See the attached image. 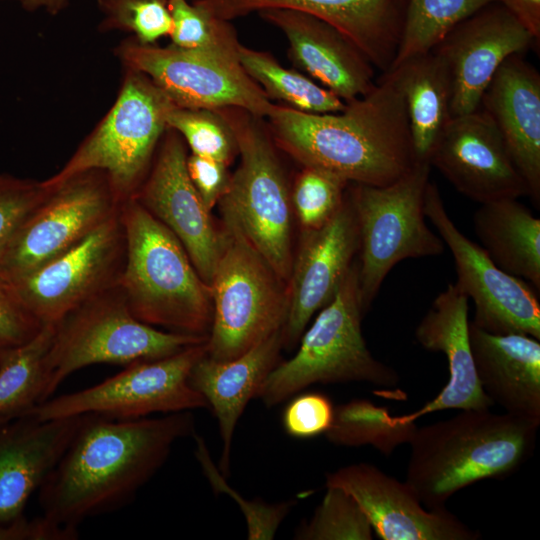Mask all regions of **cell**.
I'll list each match as a JSON object with an SVG mask.
<instances>
[{
    "instance_id": "6da1fadb",
    "label": "cell",
    "mask_w": 540,
    "mask_h": 540,
    "mask_svg": "<svg viewBox=\"0 0 540 540\" xmlns=\"http://www.w3.org/2000/svg\"><path fill=\"white\" fill-rule=\"evenodd\" d=\"M191 411L115 419L88 414L38 490L42 515L68 527L131 503L167 461L174 445L195 433Z\"/></svg>"
},
{
    "instance_id": "7a4b0ae2",
    "label": "cell",
    "mask_w": 540,
    "mask_h": 540,
    "mask_svg": "<svg viewBox=\"0 0 540 540\" xmlns=\"http://www.w3.org/2000/svg\"><path fill=\"white\" fill-rule=\"evenodd\" d=\"M266 118L277 147L302 166L350 183L386 186L417 163L403 95L389 71L340 112L306 113L274 103Z\"/></svg>"
},
{
    "instance_id": "3957f363",
    "label": "cell",
    "mask_w": 540,
    "mask_h": 540,
    "mask_svg": "<svg viewBox=\"0 0 540 540\" xmlns=\"http://www.w3.org/2000/svg\"><path fill=\"white\" fill-rule=\"evenodd\" d=\"M539 425L490 409L417 427L409 444L405 482L428 509L445 508L453 494L517 470L531 456Z\"/></svg>"
},
{
    "instance_id": "277c9868",
    "label": "cell",
    "mask_w": 540,
    "mask_h": 540,
    "mask_svg": "<svg viewBox=\"0 0 540 540\" xmlns=\"http://www.w3.org/2000/svg\"><path fill=\"white\" fill-rule=\"evenodd\" d=\"M120 218L126 258L118 287L131 313L153 327L208 336L211 288L181 242L135 198L121 203Z\"/></svg>"
},
{
    "instance_id": "5b68a950",
    "label": "cell",
    "mask_w": 540,
    "mask_h": 540,
    "mask_svg": "<svg viewBox=\"0 0 540 540\" xmlns=\"http://www.w3.org/2000/svg\"><path fill=\"white\" fill-rule=\"evenodd\" d=\"M364 315L358 263L354 261L334 298L303 332L295 355L274 367L256 398L272 408L314 384L396 386L400 381L397 371L376 359L367 347L361 329Z\"/></svg>"
},
{
    "instance_id": "8992f818",
    "label": "cell",
    "mask_w": 540,
    "mask_h": 540,
    "mask_svg": "<svg viewBox=\"0 0 540 540\" xmlns=\"http://www.w3.org/2000/svg\"><path fill=\"white\" fill-rule=\"evenodd\" d=\"M232 128L238 168L218 201L223 221L233 224L273 271L288 283L291 198L283 167L268 128L240 108L218 109Z\"/></svg>"
},
{
    "instance_id": "52a82bcc",
    "label": "cell",
    "mask_w": 540,
    "mask_h": 540,
    "mask_svg": "<svg viewBox=\"0 0 540 540\" xmlns=\"http://www.w3.org/2000/svg\"><path fill=\"white\" fill-rule=\"evenodd\" d=\"M208 336L163 331L138 320L115 286L54 324L45 357V400L74 372L94 364L129 365L159 359L205 342ZM44 400V401H45Z\"/></svg>"
},
{
    "instance_id": "ba28073f",
    "label": "cell",
    "mask_w": 540,
    "mask_h": 540,
    "mask_svg": "<svg viewBox=\"0 0 540 540\" xmlns=\"http://www.w3.org/2000/svg\"><path fill=\"white\" fill-rule=\"evenodd\" d=\"M174 103L146 75L125 69L118 96L65 165L44 180L48 187L89 170L107 175L120 203L133 198L146 178Z\"/></svg>"
},
{
    "instance_id": "9c48e42d",
    "label": "cell",
    "mask_w": 540,
    "mask_h": 540,
    "mask_svg": "<svg viewBox=\"0 0 540 540\" xmlns=\"http://www.w3.org/2000/svg\"><path fill=\"white\" fill-rule=\"evenodd\" d=\"M220 233V253L209 285L213 321L206 355L227 361L282 330L288 290L233 224L223 221Z\"/></svg>"
},
{
    "instance_id": "30bf717a",
    "label": "cell",
    "mask_w": 540,
    "mask_h": 540,
    "mask_svg": "<svg viewBox=\"0 0 540 540\" xmlns=\"http://www.w3.org/2000/svg\"><path fill=\"white\" fill-rule=\"evenodd\" d=\"M431 168L429 162L417 161L392 184L348 185L358 223V284L364 314L396 264L444 253L445 244L427 225L424 213Z\"/></svg>"
},
{
    "instance_id": "8fae6325",
    "label": "cell",
    "mask_w": 540,
    "mask_h": 540,
    "mask_svg": "<svg viewBox=\"0 0 540 540\" xmlns=\"http://www.w3.org/2000/svg\"><path fill=\"white\" fill-rule=\"evenodd\" d=\"M183 49L139 43L134 37L116 48L125 69L149 77L179 107L240 108L266 118L273 102L247 74L238 47Z\"/></svg>"
},
{
    "instance_id": "7c38bea8",
    "label": "cell",
    "mask_w": 540,
    "mask_h": 540,
    "mask_svg": "<svg viewBox=\"0 0 540 540\" xmlns=\"http://www.w3.org/2000/svg\"><path fill=\"white\" fill-rule=\"evenodd\" d=\"M206 341L167 357L129 364L94 386L50 397L22 416L52 420L94 414L138 419L208 408L206 400L189 382L193 366L206 354Z\"/></svg>"
},
{
    "instance_id": "4fadbf2b",
    "label": "cell",
    "mask_w": 540,
    "mask_h": 540,
    "mask_svg": "<svg viewBox=\"0 0 540 540\" xmlns=\"http://www.w3.org/2000/svg\"><path fill=\"white\" fill-rule=\"evenodd\" d=\"M50 188L0 253V277L8 282L74 247L121 205L101 170L79 173Z\"/></svg>"
},
{
    "instance_id": "5bb4252c",
    "label": "cell",
    "mask_w": 540,
    "mask_h": 540,
    "mask_svg": "<svg viewBox=\"0 0 540 540\" xmlns=\"http://www.w3.org/2000/svg\"><path fill=\"white\" fill-rule=\"evenodd\" d=\"M424 213L449 248L456 286L475 306L471 321L493 334H524L540 340V304L521 278L501 270L484 249L465 236L448 215L437 185L429 180Z\"/></svg>"
},
{
    "instance_id": "9a60e30c",
    "label": "cell",
    "mask_w": 540,
    "mask_h": 540,
    "mask_svg": "<svg viewBox=\"0 0 540 540\" xmlns=\"http://www.w3.org/2000/svg\"><path fill=\"white\" fill-rule=\"evenodd\" d=\"M126 258L120 208L74 247L15 279L11 286L44 325L118 285Z\"/></svg>"
},
{
    "instance_id": "2e32d148",
    "label": "cell",
    "mask_w": 540,
    "mask_h": 540,
    "mask_svg": "<svg viewBox=\"0 0 540 540\" xmlns=\"http://www.w3.org/2000/svg\"><path fill=\"white\" fill-rule=\"evenodd\" d=\"M187 155L182 137L167 128L133 198L178 238L199 276L210 285L221 233L188 176Z\"/></svg>"
},
{
    "instance_id": "e0dca14e",
    "label": "cell",
    "mask_w": 540,
    "mask_h": 540,
    "mask_svg": "<svg viewBox=\"0 0 540 540\" xmlns=\"http://www.w3.org/2000/svg\"><path fill=\"white\" fill-rule=\"evenodd\" d=\"M537 44L500 3L492 2L457 24L434 48L451 80V117L474 112L501 64Z\"/></svg>"
},
{
    "instance_id": "ac0fdd59",
    "label": "cell",
    "mask_w": 540,
    "mask_h": 540,
    "mask_svg": "<svg viewBox=\"0 0 540 540\" xmlns=\"http://www.w3.org/2000/svg\"><path fill=\"white\" fill-rule=\"evenodd\" d=\"M429 163L459 193L477 203L528 196L498 129L479 108L450 119Z\"/></svg>"
},
{
    "instance_id": "d6986e66",
    "label": "cell",
    "mask_w": 540,
    "mask_h": 540,
    "mask_svg": "<svg viewBox=\"0 0 540 540\" xmlns=\"http://www.w3.org/2000/svg\"><path fill=\"white\" fill-rule=\"evenodd\" d=\"M349 493L372 530L383 540H477L470 528L446 508L428 509L404 481L377 466L354 463L326 474V487Z\"/></svg>"
},
{
    "instance_id": "ffe728a7",
    "label": "cell",
    "mask_w": 540,
    "mask_h": 540,
    "mask_svg": "<svg viewBox=\"0 0 540 540\" xmlns=\"http://www.w3.org/2000/svg\"><path fill=\"white\" fill-rule=\"evenodd\" d=\"M358 248L357 217L346 190L342 206L324 226L302 230L287 283L288 313L282 327L283 347L297 345L313 315L334 298L355 261Z\"/></svg>"
},
{
    "instance_id": "44dd1931",
    "label": "cell",
    "mask_w": 540,
    "mask_h": 540,
    "mask_svg": "<svg viewBox=\"0 0 540 540\" xmlns=\"http://www.w3.org/2000/svg\"><path fill=\"white\" fill-rule=\"evenodd\" d=\"M231 21L265 9H292L331 24L351 40L374 68L390 70L400 42L406 0H194Z\"/></svg>"
},
{
    "instance_id": "7402d4cb",
    "label": "cell",
    "mask_w": 540,
    "mask_h": 540,
    "mask_svg": "<svg viewBox=\"0 0 540 540\" xmlns=\"http://www.w3.org/2000/svg\"><path fill=\"white\" fill-rule=\"evenodd\" d=\"M258 15L284 34L293 64L344 102L360 98L375 87L374 66L331 24L292 9H265Z\"/></svg>"
},
{
    "instance_id": "603a6c76",
    "label": "cell",
    "mask_w": 540,
    "mask_h": 540,
    "mask_svg": "<svg viewBox=\"0 0 540 540\" xmlns=\"http://www.w3.org/2000/svg\"><path fill=\"white\" fill-rule=\"evenodd\" d=\"M84 418L39 420L24 415L0 423V526L24 514Z\"/></svg>"
},
{
    "instance_id": "cb8c5ba5",
    "label": "cell",
    "mask_w": 540,
    "mask_h": 540,
    "mask_svg": "<svg viewBox=\"0 0 540 540\" xmlns=\"http://www.w3.org/2000/svg\"><path fill=\"white\" fill-rule=\"evenodd\" d=\"M498 129L523 177L528 196L540 205V74L523 58L508 57L485 89L478 107Z\"/></svg>"
},
{
    "instance_id": "d4e9b609",
    "label": "cell",
    "mask_w": 540,
    "mask_h": 540,
    "mask_svg": "<svg viewBox=\"0 0 540 540\" xmlns=\"http://www.w3.org/2000/svg\"><path fill=\"white\" fill-rule=\"evenodd\" d=\"M468 297L456 284H448L433 300L415 329L416 341L426 350L443 353L449 379L443 389L417 411L400 416L416 421L427 413L458 409H490L475 370L469 342Z\"/></svg>"
},
{
    "instance_id": "484cf974",
    "label": "cell",
    "mask_w": 540,
    "mask_h": 540,
    "mask_svg": "<svg viewBox=\"0 0 540 540\" xmlns=\"http://www.w3.org/2000/svg\"><path fill=\"white\" fill-rule=\"evenodd\" d=\"M469 342L480 386L505 413L540 425V340L493 334L469 320Z\"/></svg>"
},
{
    "instance_id": "4316f807",
    "label": "cell",
    "mask_w": 540,
    "mask_h": 540,
    "mask_svg": "<svg viewBox=\"0 0 540 540\" xmlns=\"http://www.w3.org/2000/svg\"><path fill=\"white\" fill-rule=\"evenodd\" d=\"M282 347L279 330L231 360L216 361L205 354L190 372L191 386L203 396L218 422L222 450L217 466L224 477L230 475L232 441L239 419L280 362Z\"/></svg>"
},
{
    "instance_id": "83f0119b",
    "label": "cell",
    "mask_w": 540,
    "mask_h": 540,
    "mask_svg": "<svg viewBox=\"0 0 540 540\" xmlns=\"http://www.w3.org/2000/svg\"><path fill=\"white\" fill-rule=\"evenodd\" d=\"M481 247L503 271L540 289V219L517 199L480 204L473 215Z\"/></svg>"
},
{
    "instance_id": "f1b7e54d",
    "label": "cell",
    "mask_w": 540,
    "mask_h": 540,
    "mask_svg": "<svg viewBox=\"0 0 540 540\" xmlns=\"http://www.w3.org/2000/svg\"><path fill=\"white\" fill-rule=\"evenodd\" d=\"M389 72L403 95L416 159L429 162L436 141L452 118L449 73L433 52L412 57Z\"/></svg>"
},
{
    "instance_id": "f546056e",
    "label": "cell",
    "mask_w": 540,
    "mask_h": 540,
    "mask_svg": "<svg viewBox=\"0 0 540 540\" xmlns=\"http://www.w3.org/2000/svg\"><path fill=\"white\" fill-rule=\"evenodd\" d=\"M239 61L247 74L263 89L268 98L306 113H335L345 109L346 102L294 69L282 66L270 53L238 47Z\"/></svg>"
},
{
    "instance_id": "4dcf8cb0",
    "label": "cell",
    "mask_w": 540,
    "mask_h": 540,
    "mask_svg": "<svg viewBox=\"0 0 540 540\" xmlns=\"http://www.w3.org/2000/svg\"><path fill=\"white\" fill-rule=\"evenodd\" d=\"M54 334L46 324L29 342L0 354V423L45 400V357Z\"/></svg>"
},
{
    "instance_id": "1f68e13d",
    "label": "cell",
    "mask_w": 540,
    "mask_h": 540,
    "mask_svg": "<svg viewBox=\"0 0 540 540\" xmlns=\"http://www.w3.org/2000/svg\"><path fill=\"white\" fill-rule=\"evenodd\" d=\"M417 427L415 421L392 416L386 407L367 399H353L335 407L325 436L338 446L371 445L389 456L398 446L410 442Z\"/></svg>"
},
{
    "instance_id": "d6a6232c",
    "label": "cell",
    "mask_w": 540,
    "mask_h": 540,
    "mask_svg": "<svg viewBox=\"0 0 540 540\" xmlns=\"http://www.w3.org/2000/svg\"><path fill=\"white\" fill-rule=\"evenodd\" d=\"M496 0H406L403 27L390 69L429 53L461 21Z\"/></svg>"
},
{
    "instance_id": "836d02e7",
    "label": "cell",
    "mask_w": 540,
    "mask_h": 540,
    "mask_svg": "<svg viewBox=\"0 0 540 540\" xmlns=\"http://www.w3.org/2000/svg\"><path fill=\"white\" fill-rule=\"evenodd\" d=\"M326 493L309 520L301 522L298 540H371L373 530L355 499L338 487Z\"/></svg>"
},
{
    "instance_id": "e575fe53",
    "label": "cell",
    "mask_w": 540,
    "mask_h": 540,
    "mask_svg": "<svg viewBox=\"0 0 540 540\" xmlns=\"http://www.w3.org/2000/svg\"><path fill=\"white\" fill-rule=\"evenodd\" d=\"M167 127L176 131L192 154L209 157L227 166L237 152L231 126L219 110L192 109L172 105Z\"/></svg>"
},
{
    "instance_id": "d590c367",
    "label": "cell",
    "mask_w": 540,
    "mask_h": 540,
    "mask_svg": "<svg viewBox=\"0 0 540 540\" xmlns=\"http://www.w3.org/2000/svg\"><path fill=\"white\" fill-rule=\"evenodd\" d=\"M349 184L329 170L303 166L290 192L291 204L302 230L324 226L342 206Z\"/></svg>"
},
{
    "instance_id": "8d00e7d4",
    "label": "cell",
    "mask_w": 540,
    "mask_h": 540,
    "mask_svg": "<svg viewBox=\"0 0 540 540\" xmlns=\"http://www.w3.org/2000/svg\"><path fill=\"white\" fill-rule=\"evenodd\" d=\"M195 442L194 455L204 476L216 494H226L240 507L245 518L248 540H271L281 523L295 505L294 501L267 503L260 500H248L232 488L214 464L206 441L196 432L192 436Z\"/></svg>"
},
{
    "instance_id": "74e56055",
    "label": "cell",
    "mask_w": 540,
    "mask_h": 540,
    "mask_svg": "<svg viewBox=\"0 0 540 540\" xmlns=\"http://www.w3.org/2000/svg\"><path fill=\"white\" fill-rule=\"evenodd\" d=\"M103 15L100 30L132 33L142 44L169 36L172 17L168 0H97Z\"/></svg>"
},
{
    "instance_id": "f35d334b",
    "label": "cell",
    "mask_w": 540,
    "mask_h": 540,
    "mask_svg": "<svg viewBox=\"0 0 540 540\" xmlns=\"http://www.w3.org/2000/svg\"><path fill=\"white\" fill-rule=\"evenodd\" d=\"M172 17L171 44L183 49L236 46L240 42L230 21L220 19L187 0H168Z\"/></svg>"
},
{
    "instance_id": "ab89813d",
    "label": "cell",
    "mask_w": 540,
    "mask_h": 540,
    "mask_svg": "<svg viewBox=\"0 0 540 540\" xmlns=\"http://www.w3.org/2000/svg\"><path fill=\"white\" fill-rule=\"evenodd\" d=\"M50 191L43 181L0 174V253Z\"/></svg>"
},
{
    "instance_id": "60d3db41",
    "label": "cell",
    "mask_w": 540,
    "mask_h": 540,
    "mask_svg": "<svg viewBox=\"0 0 540 540\" xmlns=\"http://www.w3.org/2000/svg\"><path fill=\"white\" fill-rule=\"evenodd\" d=\"M335 407L330 398L319 392L296 394L282 413L285 432L297 439L325 434L330 428Z\"/></svg>"
},
{
    "instance_id": "b9f144b4",
    "label": "cell",
    "mask_w": 540,
    "mask_h": 540,
    "mask_svg": "<svg viewBox=\"0 0 540 540\" xmlns=\"http://www.w3.org/2000/svg\"><path fill=\"white\" fill-rule=\"evenodd\" d=\"M44 326L0 277V354L29 342Z\"/></svg>"
},
{
    "instance_id": "7bdbcfd3",
    "label": "cell",
    "mask_w": 540,
    "mask_h": 540,
    "mask_svg": "<svg viewBox=\"0 0 540 540\" xmlns=\"http://www.w3.org/2000/svg\"><path fill=\"white\" fill-rule=\"evenodd\" d=\"M227 167L223 162L209 157L192 153L187 155L188 176L210 211L218 204L229 184L231 174H229Z\"/></svg>"
},
{
    "instance_id": "ee69618b",
    "label": "cell",
    "mask_w": 540,
    "mask_h": 540,
    "mask_svg": "<svg viewBox=\"0 0 540 540\" xmlns=\"http://www.w3.org/2000/svg\"><path fill=\"white\" fill-rule=\"evenodd\" d=\"M78 528L58 524L44 515L28 519L23 515L0 526V540H76Z\"/></svg>"
},
{
    "instance_id": "f6af8a7d",
    "label": "cell",
    "mask_w": 540,
    "mask_h": 540,
    "mask_svg": "<svg viewBox=\"0 0 540 540\" xmlns=\"http://www.w3.org/2000/svg\"><path fill=\"white\" fill-rule=\"evenodd\" d=\"M540 43V0H496Z\"/></svg>"
},
{
    "instance_id": "bcb514c9",
    "label": "cell",
    "mask_w": 540,
    "mask_h": 540,
    "mask_svg": "<svg viewBox=\"0 0 540 540\" xmlns=\"http://www.w3.org/2000/svg\"><path fill=\"white\" fill-rule=\"evenodd\" d=\"M69 0H21L22 6L29 11L43 8L50 13L62 10Z\"/></svg>"
},
{
    "instance_id": "7dc6e473",
    "label": "cell",
    "mask_w": 540,
    "mask_h": 540,
    "mask_svg": "<svg viewBox=\"0 0 540 540\" xmlns=\"http://www.w3.org/2000/svg\"><path fill=\"white\" fill-rule=\"evenodd\" d=\"M17 1H19V2H20L21 0H17Z\"/></svg>"
}]
</instances>
